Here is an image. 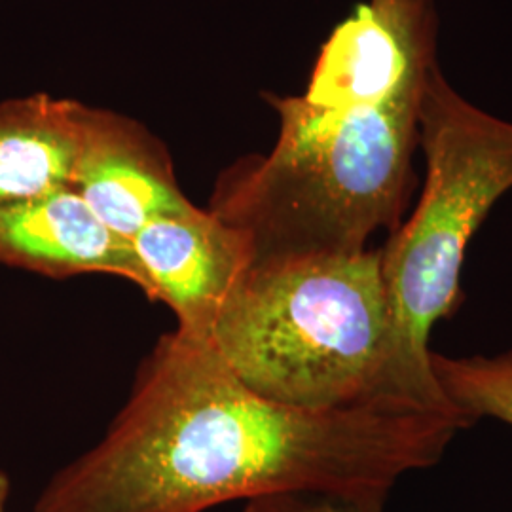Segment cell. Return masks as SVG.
Segmentation results:
<instances>
[{
    "mask_svg": "<svg viewBox=\"0 0 512 512\" xmlns=\"http://www.w3.org/2000/svg\"><path fill=\"white\" fill-rule=\"evenodd\" d=\"M207 342L241 384L274 403L334 410L393 401L382 393L391 351L382 251L253 262Z\"/></svg>",
    "mask_w": 512,
    "mask_h": 512,
    "instance_id": "3",
    "label": "cell"
},
{
    "mask_svg": "<svg viewBox=\"0 0 512 512\" xmlns=\"http://www.w3.org/2000/svg\"><path fill=\"white\" fill-rule=\"evenodd\" d=\"M431 368L444 399L467 420L494 418L512 425V349L461 359L433 353Z\"/></svg>",
    "mask_w": 512,
    "mask_h": 512,
    "instance_id": "10",
    "label": "cell"
},
{
    "mask_svg": "<svg viewBox=\"0 0 512 512\" xmlns=\"http://www.w3.org/2000/svg\"><path fill=\"white\" fill-rule=\"evenodd\" d=\"M437 0H365L323 44L300 97L315 107L421 101L439 65Z\"/></svg>",
    "mask_w": 512,
    "mask_h": 512,
    "instance_id": "5",
    "label": "cell"
},
{
    "mask_svg": "<svg viewBox=\"0 0 512 512\" xmlns=\"http://www.w3.org/2000/svg\"><path fill=\"white\" fill-rule=\"evenodd\" d=\"M71 188L122 238L194 207L164 143L128 116L84 105Z\"/></svg>",
    "mask_w": 512,
    "mask_h": 512,
    "instance_id": "7",
    "label": "cell"
},
{
    "mask_svg": "<svg viewBox=\"0 0 512 512\" xmlns=\"http://www.w3.org/2000/svg\"><path fill=\"white\" fill-rule=\"evenodd\" d=\"M0 266L65 279L107 274L154 291L131 241L99 219L71 186L0 207Z\"/></svg>",
    "mask_w": 512,
    "mask_h": 512,
    "instance_id": "8",
    "label": "cell"
},
{
    "mask_svg": "<svg viewBox=\"0 0 512 512\" xmlns=\"http://www.w3.org/2000/svg\"><path fill=\"white\" fill-rule=\"evenodd\" d=\"M84 105L35 93L0 103V207L71 186Z\"/></svg>",
    "mask_w": 512,
    "mask_h": 512,
    "instance_id": "9",
    "label": "cell"
},
{
    "mask_svg": "<svg viewBox=\"0 0 512 512\" xmlns=\"http://www.w3.org/2000/svg\"><path fill=\"white\" fill-rule=\"evenodd\" d=\"M456 410L370 401L306 410L268 401L207 340L164 334L103 439L57 471L35 512H207L291 495L384 497L439 463Z\"/></svg>",
    "mask_w": 512,
    "mask_h": 512,
    "instance_id": "1",
    "label": "cell"
},
{
    "mask_svg": "<svg viewBox=\"0 0 512 512\" xmlns=\"http://www.w3.org/2000/svg\"><path fill=\"white\" fill-rule=\"evenodd\" d=\"M279 116L270 154L245 156L215 184L209 211L241 228L255 262L357 253L395 232L414 188L421 101L315 107L268 95Z\"/></svg>",
    "mask_w": 512,
    "mask_h": 512,
    "instance_id": "2",
    "label": "cell"
},
{
    "mask_svg": "<svg viewBox=\"0 0 512 512\" xmlns=\"http://www.w3.org/2000/svg\"><path fill=\"white\" fill-rule=\"evenodd\" d=\"M384 497L338 499L323 495H291L256 501L247 512H384Z\"/></svg>",
    "mask_w": 512,
    "mask_h": 512,
    "instance_id": "11",
    "label": "cell"
},
{
    "mask_svg": "<svg viewBox=\"0 0 512 512\" xmlns=\"http://www.w3.org/2000/svg\"><path fill=\"white\" fill-rule=\"evenodd\" d=\"M8 495H10V480L0 471V512H6Z\"/></svg>",
    "mask_w": 512,
    "mask_h": 512,
    "instance_id": "12",
    "label": "cell"
},
{
    "mask_svg": "<svg viewBox=\"0 0 512 512\" xmlns=\"http://www.w3.org/2000/svg\"><path fill=\"white\" fill-rule=\"evenodd\" d=\"M418 148L425 158L420 202L380 247L391 311L382 393L456 410L433 376L429 336L456 310L467 247L512 188V122L476 107L439 69L421 97Z\"/></svg>",
    "mask_w": 512,
    "mask_h": 512,
    "instance_id": "4",
    "label": "cell"
},
{
    "mask_svg": "<svg viewBox=\"0 0 512 512\" xmlns=\"http://www.w3.org/2000/svg\"><path fill=\"white\" fill-rule=\"evenodd\" d=\"M131 245L150 279L154 302L177 317V329L207 340L224 302L255 262L251 238L209 209L148 222Z\"/></svg>",
    "mask_w": 512,
    "mask_h": 512,
    "instance_id": "6",
    "label": "cell"
}]
</instances>
